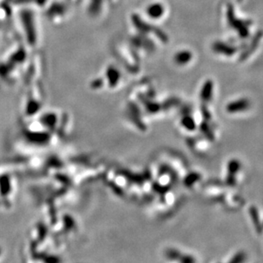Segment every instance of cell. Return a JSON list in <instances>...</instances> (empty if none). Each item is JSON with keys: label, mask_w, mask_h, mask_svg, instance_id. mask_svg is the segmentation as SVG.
<instances>
[{"label": "cell", "mask_w": 263, "mask_h": 263, "mask_svg": "<svg viewBox=\"0 0 263 263\" xmlns=\"http://www.w3.org/2000/svg\"><path fill=\"white\" fill-rule=\"evenodd\" d=\"M247 104H246V101H239V102L234 103L233 105H231L228 107V109H229L230 111H238V109H239V108H240V109L246 108Z\"/></svg>", "instance_id": "1"}]
</instances>
